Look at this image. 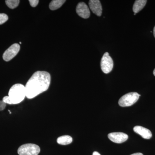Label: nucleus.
<instances>
[{
    "instance_id": "f257e3e1",
    "label": "nucleus",
    "mask_w": 155,
    "mask_h": 155,
    "mask_svg": "<svg viewBox=\"0 0 155 155\" xmlns=\"http://www.w3.org/2000/svg\"><path fill=\"white\" fill-rule=\"evenodd\" d=\"M51 81L48 72L41 71L35 72L25 84L26 97L31 99L47 91Z\"/></svg>"
},
{
    "instance_id": "f03ea898",
    "label": "nucleus",
    "mask_w": 155,
    "mask_h": 155,
    "mask_svg": "<svg viewBox=\"0 0 155 155\" xmlns=\"http://www.w3.org/2000/svg\"><path fill=\"white\" fill-rule=\"evenodd\" d=\"M25 97V86L20 84H16L10 88L8 96L4 97L2 101L6 104H17L22 102Z\"/></svg>"
},
{
    "instance_id": "7ed1b4c3",
    "label": "nucleus",
    "mask_w": 155,
    "mask_h": 155,
    "mask_svg": "<svg viewBox=\"0 0 155 155\" xmlns=\"http://www.w3.org/2000/svg\"><path fill=\"white\" fill-rule=\"evenodd\" d=\"M140 95L137 92H130L124 95L119 101V105L122 107H130L136 103Z\"/></svg>"
},
{
    "instance_id": "20e7f679",
    "label": "nucleus",
    "mask_w": 155,
    "mask_h": 155,
    "mask_svg": "<svg viewBox=\"0 0 155 155\" xmlns=\"http://www.w3.org/2000/svg\"><path fill=\"white\" fill-rule=\"evenodd\" d=\"M17 152L19 155H38L40 148L37 145L26 143L19 147Z\"/></svg>"
},
{
    "instance_id": "39448f33",
    "label": "nucleus",
    "mask_w": 155,
    "mask_h": 155,
    "mask_svg": "<svg viewBox=\"0 0 155 155\" xmlns=\"http://www.w3.org/2000/svg\"><path fill=\"white\" fill-rule=\"evenodd\" d=\"M101 66L102 71L105 74L112 71L114 67V61L108 52H106L103 55L101 60Z\"/></svg>"
},
{
    "instance_id": "423d86ee",
    "label": "nucleus",
    "mask_w": 155,
    "mask_h": 155,
    "mask_svg": "<svg viewBox=\"0 0 155 155\" xmlns=\"http://www.w3.org/2000/svg\"><path fill=\"white\" fill-rule=\"evenodd\" d=\"M20 48V46L18 44L12 45L3 54V58L4 61L8 62L12 60L19 52Z\"/></svg>"
},
{
    "instance_id": "0eeeda50",
    "label": "nucleus",
    "mask_w": 155,
    "mask_h": 155,
    "mask_svg": "<svg viewBox=\"0 0 155 155\" xmlns=\"http://www.w3.org/2000/svg\"><path fill=\"white\" fill-rule=\"evenodd\" d=\"M108 138L113 142L121 143L126 141L128 138V135L122 132H113L109 134Z\"/></svg>"
},
{
    "instance_id": "6e6552de",
    "label": "nucleus",
    "mask_w": 155,
    "mask_h": 155,
    "mask_svg": "<svg viewBox=\"0 0 155 155\" xmlns=\"http://www.w3.org/2000/svg\"><path fill=\"white\" fill-rule=\"evenodd\" d=\"M76 12L78 16L84 19H87L90 16V11L85 3L81 2L78 4Z\"/></svg>"
},
{
    "instance_id": "1a4fd4ad",
    "label": "nucleus",
    "mask_w": 155,
    "mask_h": 155,
    "mask_svg": "<svg viewBox=\"0 0 155 155\" xmlns=\"http://www.w3.org/2000/svg\"><path fill=\"white\" fill-rule=\"evenodd\" d=\"M90 8L94 14L101 17L102 14V7L101 2L99 0H90L89 2Z\"/></svg>"
},
{
    "instance_id": "9d476101",
    "label": "nucleus",
    "mask_w": 155,
    "mask_h": 155,
    "mask_svg": "<svg viewBox=\"0 0 155 155\" xmlns=\"http://www.w3.org/2000/svg\"><path fill=\"white\" fill-rule=\"evenodd\" d=\"M134 130L136 133L141 136L143 138L146 139H149L152 136L150 130L142 126H136L134 127Z\"/></svg>"
},
{
    "instance_id": "9b49d317",
    "label": "nucleus",
    "mask_w": 155,
    "mask_h": 155,
    "mask_svg": "<svg viewBox=\"0 0 155 155\" xmlns=\"http://www.w3.org/2000/svg\"><path fill=\"white\" fill-rule=\"evenodd\" d=\"M146 0H137L133 5V11L134 14H137L141 11L147 4Z\"/></svg>"
},
{
    "instance_id": "f8f14e48",
    "label": "nucleus",
    "mask_w": 155,
    "mask_h": 155,
    "mask_svg": "<svg viewBox=\"0 0 155 155\" xmlns=\"http://www.w3.org/2000/svg\"><path fill=\"white\" fill-rule=\"evenodd\" d=\"M57 143L62 145L70 144L72 142V138L69 135H64L60 137L57 139Z\"/></svg>"
},
{
    "instance_id": "ddd939ff",
    "label": "nucleus",
    "mask_w": 155,
    "mask_h": 155,
    "mask_svg": "<svg viewBox=\"0 0 155 155\" xmlns=\"http://www.w3.org/2000/svg\"><path fill=\"white\" fill-rule=\"evenodd\" d=\"M65 2V0H53L50 3V9L52 11L57 10L61 8Z\"/></svg>"
},
{
    "instance_id": "4468645a",
    "label": "nucleus",
    "mask_w": 155,
    "mask_h": 155,
    "mask_svg": "<svg viewBox=\"0 0 155 155\" xmlns=\"http://www.w3.org/2000/svg\"><path fill=\"white\" fill-rule=\"evenodd\" d=\"M19 0H7L5 3L11 9H14L19 5Z\"/></svg>"
},
{
    "instance_id": "2eb2a0df",
    "label": "nucleus",
    "mask_w": 155,
    "mask_h": 155,
    "mask_svg": "<svg viewBox=\"0 0 155 155\" xmlns=\"http://www.w3.org/2000/svg\"><path fill=\"white\" fill-rule=\"evenodd\" d=\"M8 17L5 14H0V25L4 24L8 20Z\"/></svg>"
},
{
    "instance_id": "dca6fc26",
    "label": "nucleus",
    "mask_w": 155,
    "mask_h": 155,
    "mask_svg": "<svg viewBox=\"0 0 155 155\" xmlns=\"http://www.w3.org/2000/svg\"><path fill=\"white\" fill-rule=\"evenodd\" d=\"M29 2L30 5L34 8L38 5L39 1L38 0H29Z\"/></svg>"
},
{
    "instance_id": "f3484780",
    "label": "nucleus",
    "mask_w": 155,
    "mask_h": 155,
    "mask_svg": "<svg viewBox=\"0 0 155 155\" xmlns=\"http://www.w3.org/2000/svg\"><path fill=\"white\" fill-rule=\"evenodd\" d=\"M6 104L3 101H0V111L3 110L5 108Z\"/></svg>"
},
{
    "instance_id": "a211bd4d",
    "label": "nucleus",
    "mask_w": 155,
    "mask_h": 155,
    "mask_svg": "<svg viewBox=\"0 0 155 155\" xmlns=\"http://www.w3.org/2000/svg\"><path fill=\"white\" fill-rule=\"evenodd\" d=\"M101 155L98 152H97V151H95L93 153V155Z\"/></svg>"
},
{
    "instance_id": "6ab92c4d",
    "label": "nucleus",
    "mask_w": 155,
    "mask_h": 155,
    "mask_svg": "<svg viewBox=\"0 0 155 155\" xmlns=\"http://www.w3.org/2000/svg\"><path fill=\"white\" fill-rule=\"evenodd\" d=\"M130 155H143V154L142 153H134Z\"/></svg>"
},
{
    "instance_id": "aec40b11",
    "label": "nucleus",
    "mask_w": 155,
    "mask_h": 155,
    "mask_svg": "<svg viewBox=\"0 0 155 155\" xmlns=\"http://www.w3.org/2000/svg\"><path fill=\"white\" fill-rule=\"evenodd\" d=\"M153 35L155 38V26H154V27L153 28Z\"/></svg>"
},
{
    "instance_id": "412c9836",
    "label": "nucleus",
    "mask_w": 155,
    "mask_h": 155,
    "mask_svg": "<svg viewBox=\"0 0 155 155\" xmlns=\"http://www.w3.org/2000/svg\"><path fill=\"white\" fill-rule=\"evenodd\" d=\"M153 74L155 76V69L154 70H153Z\"/></svg>"
},
{
    "instance_id": "4be33fe9",
    "label": "nucleus",
    "mask_w": 155,
    "mask_h": 155,
    "mask_svg": "<svg viewBox=\"0 0 155 155\" xmlns=\"http://www.w3.org/2000/svg\"><path fill=\"white\" fill-rule=\"evenodd\" d=\"M136 14H134V15H136Z\"/></svg>"
}]
</instances>
